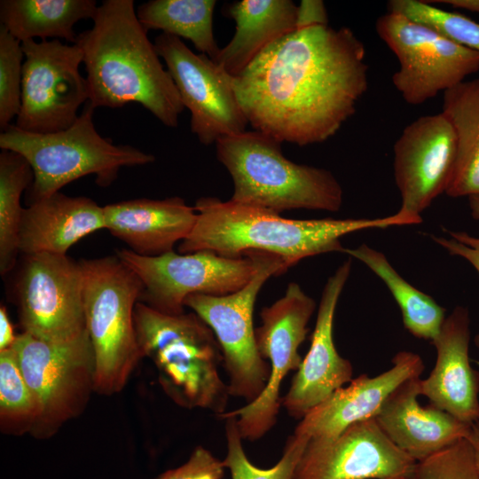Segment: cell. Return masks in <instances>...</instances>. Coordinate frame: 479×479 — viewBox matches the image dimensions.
Wrapping results in <instances>:
<instances>
[{"mask_svg":"<svg viewBox=\"0 0 479 479\" xmlns=\"http://www.w3.org/2000/svg\"><path fill=\"white\" fill-rule=\"evenodd\" d=\"M365 48L347 27L299 28L265 48L233 88L248 123L303 146L333 137L368 89Z\"/></svg>","mask_w":479,"mask_h":479,"instance_id":"obj_1","label":"cell"},{"mask_svg":"<svg viewBox=\"0 0 479 479\" xmlns=\"http://www.w3.org/2000/svg\"><path fill=\"white\" fill-rule=\"evenodd\" d=\"M90 28L78 34L89 104L97 107L143 106L162 124L177 127L185 106L177 86L160 60L133 0H105Z\"/></svg>","mask_w":479,"mask_h":479,"instance_id":"obj_2","label":"cell"},{"mask_svg":"<svg viewBox=\"0 0 479 479\" xmlns=\"http://www.w3.org/2000/svg\"><path fill=\"white\" fill-rule=\"evenodd\" d=\"M191 233L180 242L181 254L208 250L227 257L251 250L282 258L290 268L307 257L344 252L342 237L367 229L419 224L420 218L398 210L376 218L288 219L273 211L216 197H200Z\"/></svg>","mask_w":479,"mask_h":479,"instance_id":"obj_3","label":"cell"},{"mask_svg":"<svg viewBox=\"0 0 479 479\" xmlns=\"http://www.w3.org/2000/svg\"><path fill=\"white\" fill-rule=\"evenodd\" d=\"M134 324L141 357L154 364L160 385L175 404L218 417L227 412L231 395L219 372L221 349L200 317L166 314L138 302Z\"/></svg>","mask_w":479,"mask_h":479,"instance_id":"obj_4","label":"cell"},{"mask_svg":"<svg viewBox=\"0 0 479 479\" xmlns=\"http://www.w3.org/2000/svg\"><path fill=\"white\" fill-rule=\"evenodd\" d=\"M280 144L257 130L216 142V157L233 181L231 200L278 214L300 208L339 211L343 191L333 173L293 162Z\"/></svg>","mask_w":479,"mask_h":479,"instance_id":"obj_5","label":"cell"},{"mask_svg":"<svg viewBox=\"0 0 479 479\" xmlns=\"http://www.w3.org/2000/svg\"><path fill=\"white\" fill-rule=\"evenodd\" d=\"M89 103L67 129L52 133H32L11 125L0 134L1 149L21 154L30 164L34 181L31 202L49 197L82 177L94 175L101 187L110 185L122 167L154 161L153 155L128 145H114L102 137L93 123Z\"/></svg>","mask_w":479,"mask_h":479,"instance_id":"obj_6","label":"cell"},{"mask_svg":"<svg viewBox=\"0 0 479 479\" xmlns=\"http://www.w3.org/2000/svg\"><path fill=\"white\" fill-rule=\"evenodd\" d=\"M79 263L86 330L95 357V392L112 396L122 390L142 358L134 310L144 287L116 255Z\"/></svg>","mask_w":479,"mask_h":479,"instance_id":"obj_7","label":"cell"},{"mask_svg":"<svg viewBox=\"0 0 479 479\" xmlns=\"http://www.w3.org/2000/svg\"><path fill=\"white\" fill-rule=\"evenodd\" d=\"M22 374L40 404L30 435L48 439L79 416L95 392V357L87 333L75 339L51 342L27 333L12 346Z\"/></svg>","mask_w":479,"mask_h":479,"instance_id":"obj_8","label":"cell"},{"mask_svg":"<svg viewBox=\"0 0 479 479\" xmlns=\"http://www.w3.org/2000/svg\"><path fill=\"white\" fill-rule=\"evenodd\" d=\"M266 252L251 250L227 257L201 250L187 254L171 251L143 256L123 248L116 255L140 279L139 302L170 315L185 313V300L193 294L224 295L241 289L255 276Z\"/></svg>","mask_w":479,"mask_h":479,"instance_id":"obj_9","label":"cell"},{"mask_svg":"<svg viewBox=\"0 0 479 479\" xmlns=\"http://www.w3.org/2000/svg\"><path fill=\"white\" fill-rule=\"evenodd\" d=\"M288 268L282 258L266 253L255 276L241 289L224 295L193 294L185 300V307L200 317L216 338L231 397L247 404L262 394L270 376V365L261 357L255 342V300L266 280Z\"/></svg>","mask_w":479,"mask_h":479,"instance_id":"obj_10","label":"cell"},{"mask_svg":"<svg viewBox=\"0 0 479 479\" xmlns=\"http://www.w3.org/2000/svg\"><path fill=\"white\" fill-rule=\"evenodd\" d=\"M375 29L399 61L392 83L409 105H421L479 71V52L403 15L388 12Z\"/></svg>","mask_w":479,"mask_h":479,"instance_id":"obj_11","label":"cell"},{"mask_svg":"<svg viewBox=\"0 0 479 479\" xmlns=\"http://www.w3.org/2000/svg\"><path fill=\"white\" fill-rule=\"evenodd\" d=\"M315 309V301L297 283L291 282L281 298L262 310V325L255 334L261 357L270 362L267 385L255 401L219 416L235 417L242 439L258 440L276 424L281 406V384L287 374L298 370L302 364L298 349L306 338Z\"/></svg>","mask_w":479,"mask_h":479,"instance_id":"obj_12","label":"cell"},{"mask_svg":"<svg viewBox=\"0 0 479 479\" xmlns=\"http://www.w3.org/2000/svg\"><path fill=\"white\" fill-rule=\"evenodd\" d=\"M21 43V104L15 126L32 133L69 128L78 118L80 106L89 100L86 78L79 71L81 49L57 39Z\"/></svg>","mask_w":479,"mask_h":479,"instance_id":"obj_13","label":"cell"},{"mask_svg":"<svg viewBox=\"0 0 479 479\" xmlns=\"http://www.w3.org/2000/svg\"><path fill=\"white\" fill-rule=\"evenodd\" d=\"M16 290L23 332L51 342H67L86 332L79 261L67 255H27Z\"/></svg>","mask_w":479,"mask_h":479,"instance_id":"obj_14","label":"cell"},{"mask_svg":"<svg viewBox=\"0 0 479 479\" xmlns=\"http://www.w3.org/2000/svg\"><path fill=\"white\" fill-rule=\"evenodd\" d=\"M185 107L191 130L205 145L246 131L248 121L237 99L233 77L208 56L196 54L181 38L161 33L154 41Z\"/></svg>","mask_w":479,"mask_h":479,"instance_id":"obj_15","label":"cell"},{"mask_svg":"<svg viewBox=\"0 0 479 479\" xmlns=\"http://www.w3.org/2000/svg\"><path fill=\"white\" fill-rule=\"evenodd\" d=\"M415 464L372 418L333 438L310 440L293 479H396L410 477Z\"/></svg>","mask_w":479,"mask_h":479,"instance_id":"obj_16","label":"cell"},{"mask_svg":"<svg viewBox=\"0 0 479 479\" xmlns=\"http://www.w3.org/2000/svg\"><path fill=\"white\" fill-rule=\"evenodd\" d=\"M456 158V135L442 112L420 116L408 124L394 145L399 210L421 217L434 200L445 193Z\"/></svg>","mask_w":479,"mask_h":479,"instance_id":"obj_17","label":"cell"},{"mask_svg":"<svg viewBox=\"0 0 479 479\" xmlns=\"http://www.w3.org/2000/svg\"><path fill=\"white\" fill-rule=\"evenodd\" d=\"M352 258L344 261L323 288L310 349L292 380L281 405L294 419L311 409L353 379L351 363L337 351L334 320L340 296L351 271Z\"/></svg>","mask_w":479,"mask_h":479,"instance_id":"obj_18","label":"cell"},{"mask_svg":"<svg viewBox=\"0 0 479 479\" xmlns=\"http://www.w3.org/2000/svg\"><path fill=\"white\" fill-rule=\"evenodd\" d=\"M392 365L374 377L361 374L335 390L303 416L294 433L310 440H326L354 423L374 418L396 388L408 379L420 377L424 369L421 357L405 350L394 356Z\"/></svg>","mask_w":479,"mask_h":479,"instance_id":"obj_19","label":"cell"},{"mask_svg":"<svg viewBox=\"0 0 479 479\" xmlns=\"http://www.w3.org/2000/svg\"><path fill=\"white\" fill-rule=\"evenodd\" d=\"M469 342V311L457 306L432 342L436 360L429 375L420 380V392L430 404L472 425L479 421V373L470 364Z\"/></svg>","mask_w":479,"mask_h":479,"instance_id":"obj_20","label":"cell"},{"mask_svg":"<svg viewBox=\"0 0 479 479\" xmlns=\"http://www.w3.org/2000/svg\"><path fill=\"white\" fill-rule=\"evenodd\" d=\"M420 380L401 383L374 417L391 442L416 462L467 438L471 426L430 404L421 406Z\"/></svg>","mask_w":479,"mask_h":479,"instance_id":"obj_21","label":"cell"},{"mask_svg":"<svg viewBox=\"0 0 479 479\" xmlns=\"http://www.w3.org/2000/svg\"><path fill=\"white\" fill-rule=\"evenodd\" d=\"M105 229L143 256L173 251L192 231L197 214L180 197L136 199L106 205Z\"/></svg>","mask_w":479,"mask_h":479,"instance_id":"obj_22","label":"cell"},{"mask_svg":"<svg viewBox=\"0 0 479 479\" xmlns=\"http://www.w3.org/2000/svg\"><path fill=\"white\" fill-rule=\"evenodd\" d=\"M101 229H105L103 207L88 197L59 192L24 208L20 252L67 255L76 242Z\"/></svg>","mask_w":479,"mask_h":479,"instance_id":"obj_23","label":"cell"},{"mask_svg":"<svg viewBox=\"0 0 479 479\" xmlns=\"http://www.w3.org/2000/svg\"><path fill=\"white\" fill-rule=\"evenodd\" d=\"M298 5L290 0H242L225 10L236 31L214 62L232 77L270 44L296 30Z\"/></svg>","mask_w":479,"mask_h":479,"instance_id":"obj_24","label":"cell"},{"mask_svg":"<svg viewBox=\"0 0 479 479\" xmlns=\"http://www.w3.org/2000/svg\"><path fill=\"white\" fill-rule=\"evenodd\" d=\"M98 6L94 0H2L1 26L21 43L39 37L75 43V25L92 20Z\"/></svg>","mask_w":479,"mask_h":479,"instance_id":"obj_25","label":"cell"},{"mask_svg":"<svg viewBox=\"0 0 479 479\" xmlns=\"http://www.w3.org/2000/svg\"><path fill=\"white\" fill-rule=\"evenodd\" d=\"M442 113L457 139V158L445 193L452 198L479 194V78L444 92Z\"/></svg>","mask_w":479,"mask_h":479,"instance_id":"obj_26","label":"cell"},{"mask_svg":"<svg viewBox=\"0 0 479 479\" xmlns=\"http://www.w3.org/2000/svg\"><path fill=\"white\" fill-rule=\"evenodd\" d=\"M345 254L363 263L387 286L396 300L403 324L414 337L433 342L445 320V310L430 295L406 281L386 255L366 244L344 248Z\"/></svg>","mask_w":479,"mask_h":479,"instance_id":"obj_27","label":"cell"},{"mask_svg":"<svg viewBox=\"0 0 479 479\" xmlns=\"http://www.w3.org/2000/svg\"><path fill=\"white\" fill-rule=\"evenodd\" d=\"M216 0H151L136 12L143 27L190 40L195 48L215 60L219 51L213 34Z\"/></svg>","mask_w":479,"mask_h":479,"instance_id":"obj_28","label":"cell"},{"mask_svg":"<svg viewBox=\"0 0 479 479\" xmlns=\"http://www.w3.org/2000/svg\"><path fill=\"white\" fill-rule=\"evenodd\" d=\"M34 181L28 161L20 153L2 149L0 153V272L7 274L15 265L20 229L24 208L23 192Z\"/></svg>","mask_w":479,"mask_h":479,"instance_id":"obj_29","label":"cell"},{"mask_svg":"<svg viewBox=\"0 0 479 479\" xmlns=\"http://www.w3.org/2000/svg\"><path fill=\"white\" fill-rule=\"evenodd\" d=\"M40 404L27 383L12 348L0 351V428L2 433H31Z\"/></svg>","mask_w":479,"mask_h":479,"instance_id":"obj_30","label":"cell"},{"mask_svg":"<svg viewBox=\"0 0 479 479\" xmlns=\"http://www.w3.org/2000/svg\"><path fill=\"white\" fill-rule=\"evenodd\" d=\"M224 419L227 453L223 461L231 479L294 478V470L310 441L306 436L294 433L287 439L280 459L270 468H261L255 466L245 453L236 418Z\"/></svg>","mask_w":479,"mask_h":479,"instance_id":"obj_31","label":"cell"},{"mask_svg":"<svg viewBox=\"0 0 479 479\" xmlns=\"http://www.w3.org/2000/svg\"><path fill=\"white\" fill-rule=\"evenodd\" d=\"M387 6L389 12L427 25L452 42L479 52V22L466 15L420 0H390Z\"/></svg>","mask_w":479,"mask_h":479,"instance_id":"obj_32","label":"cell"},{"mask_svg":"<svg viewBox=\"0 0 479 479\" xmlns=\"http://www.w3.org/2000/svg\"><path fill=\"white\" fill-rule=\"evenodd\" d=\"M24 52L22 43L0 27V128L2 132L18 116L21 104Z\"/></svg>","mask_w":479,"mask_h":479,"instance_id":"obj_33","label":"cell"},{"mask_svg":"<svg viewBox=\"0 0 479 479\" xmlns=\"http://www.w3.org/2000/svg\"><path fill=\"white\" fill-rule=\"evenodd\" d=\"M410 479H479L471 443L462 438L417 461Z\"/></svg>","mask_w":479,"mask_h":479,"instance_id":"obj_34","label":"cell"},{"mask_svg":"<svg viewBox=\"0 0 479 479\" xmlns=\"http://www.w3.org/2000/svg\"><path fill=\"white\" fill-rule=\"evenodd\" d=\"M224 469L223 460L203 446H197L185 463L167 470L156 479H222Z\"/></svg>","mask_w":479,"mask_h":479,"instance_id":"obj_35","label":"cell"},{"mask_svg":"<svg viewBox=\"0 0 479 479\" xmlns=\"http://www.w3.org/2000/svg\"><path fill=\"white\" fill-rule=\"evenodd\" d=\"M448 233V238L434 235L431 238L450 255L468 262L479 274V237L465 232L450 231ZM475 344L479 349V332L475 337Z\"/></svg>","mask_w":479,"mask_h":479,"instance_id":"obj_36","label":"cell"},{"mask_svg":"<svg viewBox=\"0 0 479 479\" xmlns=\"http://www.w3.org/2000/svg\"><path fill=\"white\" fill-rule=\"evenodd\" d=\"M327 25L325 4L320 0H302L298 5L296 29Z\"/></svg>","mask_w":479,"mask_h":479,"instance_id":"obj_37","label":"cell"},{"mask_svg":"<svg viewBox=\"0 0 479 479\" xmlns=\"http://www.w3.org/2000/svg\"><path fill=\"white\" fill-rule=\"evenodd\" d=\"M17 336L14 334L6 308L2 305L0 308V351L12 348Z\"/></svg>","mask_w":479,"mask_h":479,"instance_id":"obj_38","label":"cell"},{"mask_svg":"<svg viewBox=\"0 0 479 479\" xmlns=\"http://www.w3.org/2000/svg\"><path fill=\"white\" fill-rule=\"evenodd\" d=\"M429 4H446L456 9H463L479 14V0H436Z\"/></svg>","mask_w":479,"mask_h":479,"instance_id":"obj_39","label":"cell"},{"mask_svg":"<svg viewBox=\"0 0 479 479\" xmlns=\"http://www.w3.org/2000/svg\"><path fill=\"white\" fill-rule=\"evenodd\" d=\"M467 438L472 444L475 461L479 469V421H476L470 426Z\"/></svg>","mask_w":479,"mask_h":479,"instance_id":"obj_40","label":"cell"},{"mask_svg":"<svg viewBox=\"0 0 479 479\" xmlns=\"http://www.w3.org/2000/svg\"><path fill=\"white\" fill-rule=\"evenodd\" d=\"M468 201L472 216L479 220V194L468 197Z\"/></svg>","mask_w":479,"mask_h":479,"instance_id":"obj_41","label":"cell"},{"mask_svg":"<svg viewBox=\"0 0 479 479\" xmlns=\"http://www.w3.org/2000/svg\"><path fill=\"white\" fill-rule=\"evenodd\" d=\"M396 479H410L409 477H399V478H396Z\"/></svg>","mask_w":479,"mask_h":479,"instance_id":"obj_42","label":"cell"}]
</instances>
